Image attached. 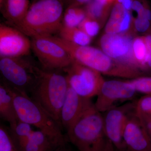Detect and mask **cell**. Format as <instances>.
<instances>
[{"label":"cell","mask_w":151,"mask_h":151,"mask_svg":"<svg viewBox=\"0 0 151 151\" xmlns=\"http://www.w3.org/2000/svg\"><path fill=\"white\" fill-rule=\"evenodd\" d=\"M65 148V146H64V147H59L57 148L52 151H64Z\"/></svg>","instance_id":"cell-33"},{"label":"cell","mask_w":151,"mask_h":151,"mask_svg":"<svg viewBox=\"0 0 151 151\" xmlns=\"http://www.w3.org/2000/svg\"><path fill=\"white\" fill-rule=\"evenodd\" d=\"M149 115H150V116H151V112H150V114H149Z\"/></svg>","instance_id":"cell-35"},{"label":"cell","mask_w":151,"mask_h":151,"mask_svg":"<svg viewBox=\"0 0 151 151\" xmlns=\"http://www.w3.org/2000/svg\"><path fill=\"white\" fill-rule=\"evenodd\" d=\"M134 111L138 117L149 115L151 112V95L145 94L141 97L134 105Z\"/></svg>","instance_id":"cell-22"},{"label":"cell","mask_w":151,"mask_h":151,"mask_svg":"<svg viewBox=\"0 0 151 151\" xmlns=\"http://www.w3.org/2000/svg\"><path fill=\"white\" fill-rule=\"evenodd\" d=\"M57 34L58 37L77 45L87 46L91 42V37L77 27H69L62 24Z\"/></svg>","instance_id":"cell-17"},{"label":"cell","mask_w":151,"mask_h":151,"mask_svg":"<svg viewBox=\"0 0 151 151\" xmlns=\"http://www.w3.org/2000/svg\"><path fill=\"white\" fill-rule=\"evenodd\" d=\"M149 116H150V115H149ZM150 116V117H151V116Z\"/></svg>","instance_id":"cell-37"},{"label":"cell","mask_w":151,"mask_h":151,"mask_svg":"<svg viewBox=\"0 0 151 151\" xmlns=\"http://www.w3.org/2000/svg\"></svg>","instance_id":"cell-38"},{"label":"cell","mask_w":151,"mask_h":151,"mask_svg":"<svg viewBox=\"0 0 151 151\" xmlns=\"http://www.w3.org/2000/svg\"><path fill=\"white\" fill-rule=\"evenodd\" d=\"M35 1V0H32V2L34 1Z\"/></svg>","instance_id":"cell-36"},{"label":"cell","mask_w":151,"mask_h":151,"mask_svg":"<svg viewBox=\"0 0 151 151\" xmlns=\"http://www.w3.org/2000/svg\"><path fill=\"white\" fill-rule=\"evenodd\" d=\"M133 52L137 60L142 65H147L149 57V51L145 40L137 38L133 42Z\"/></svg>","instance_id":"cell-21"},{"label":"cell","mask_w":151,"mask_h":151,"mask_svg":"<svg viewBox=\"0 0 151 151\" xmlns=\"http://www.w3.org/2000/svg\"><path fill=\"white\" fill-rule=\"evenodd\" d=\"M92 103L91 99L81 97L69 86L60 112L61 127L67 131Z\"/></svg>","instance_id":"cell-13"},{"label":"cell","mask_w":151,"mask_h":151,"mask_svg":"<svg viewBox=\"0 0 151 151\" xmlns=\"http://www.w3.org/2000/svg\"><path fill=\"white\" fill-rule=\"evenodd\" d=\"M0 151H17L9 132L2 125L0 127Z\"/></svg>","instance_id":"cell-24"},{"label":"cell","mask_w":151,"mask_h":151,"mask_svg":"<svg viewBox=\"0 0 151 151\" xmlns=\"http://www.w3.org/2000/svg\"><path fill=\"white\" fill-rule=\"evenodd\" d=\"M68 86L63 70H46L41 67L37 83L30 94L32 99L60 123V112Z\"/></svg>","instance_id":"cell-4"},{"label":"cell","mask_w":151,"mask_h":151,"mask_svg":"<svg viewBox=\"0 0 151 151\" xmlns=\"http://www.w3.org/2000/svg\"><path fill=\"white\" fill-rule=\"evenodd\" d=\"M33 131L32 126L20 120L13 127L10 128V134L16 148L29 139Z\"/></svg>","instance_id":"cell-18"},{"label":"cell","mask_w":151,"mask_h":151,"mask_svg":"<svg viewBox=\"0 0 151 151\" xmlns=\"http://www.w3.org/2000/svg\"><path fill=\"white\" fill-rule=\"evenodd\" d=\"M114 148L115 147L113 146V144L110 142L109 146H108V151H116L114 149Z\"/></svg>","instance_id":"cell-32"},{"label":"cell","mask_w":151,"mask_h":151,"mask_svg":"<svg viewBox=\"0 0 151 151\" xmlns=\"http://www.w3.org/2000/svg\"><path fill=\"white\" fill-rule=\"evenodd\" d=\"M31 50L44 70H63L73 62L68 52L50 36L31 38Z\"/></svg>","instance_id":"cell-7"},{"label":"cell","mask_w":151,"mask_h":151,"mask_svg":"<svg viewBox=\"0 0 151 151\" xmlns=\"http://www.w3.org/2000/svg\"><path fill=\"white\" fill-rule=\"evenodd\" d=\"M3 83L7 86L12 95L19 120L35 127L45 133L58 147L65 146L66 140L63 134L60 123L27 93Z\"/></svg>","instance_id":"cell-3"},{"label":"cell","mask_w":151,"mask_h":151,"mask_svg":"<svg viewBox=\"0 0 151 151\" xmlns=\"http://www.w3.org/2000/svg\"><path fill=\"white\" fill-rule=\"evenodd\" d=\"M27 56L0 58V72L2 81L28 94L36 85L41 66Z\"/></svg>","instance_id":"cell-5"},{"label":"cell","mask_w":151,"mask_h":151,"mask_svg":"<svg viewBox=\"0 0 151 151\" xmlns=\"http://www.w3.org/2000/svg\"><path fill=\"white\" fill-rule=\"evenodd\" d=\"M91 0H63L65 9L68 7L78 6L81 5L88 4Z\"/></svg>","instance_id":"cell-30"},{"label":"cell","mask_w":151,"mask_h":151,"mask_svg":"<svg viewBox=\"0 0 151 151\" xmlns=\"http://www.w3.org/2000/svg\"><path fill=\"white\" fill-rule=\"evenodd\" d=\"M29 139L42 151H52L59 147L48 135L40 130L33 131Z\"/></svg>","instance_id":"cell-20"},{"label":"cell","mask_w":151,"mask_h":151,"mask_svg":"<svg viewBox=\"0 0 151 151\" xmlns=\"http://www.w3.org/2000/svg\"><path fill=\"white\" fill-rule=\"evenodd\" d=\"M86 17V12L78 6L68 7L64 11L62 24L69 27H77Z\"/></svg>","instance_id":"cell-19"},{"label":"cell","mask_w":151,"mask_h":151,"mask_svg":"<svg viewBox=\"0 0 151 151\" xmlns=\"http://www.w3.org/2000/svg\"><path fill=\"white\" fill-rule=\"evenodd\" d=\"M31 50L27 36L10 25L0 24V58L26 56Z\"/></svg>","instance_id":"cell-10"},{"label":"cell","mask_w":151,"mask_h":151,"mask_svg":"<svg viewBox=\"0 0 151 151\" xmlns=\"http://www.w3.org/2000/svg\"><path fill=\"white\" fill-rule=\"evenodd\" d=\"M137 92L131 81H103L94 106L97 111L104 113L117 106L118 103L131 100Z\"/></svg>","instance_id":"cell-9"},{"label":"cell","mask_w":151,"mask_h":151,"mask_svg":"<svg viewBox=\"0 0 151 151\" xmlns=\"http://www.w3.org/2000/svg\"><path fill=\"white\" fill-rule=\"evenodd\" d=\"M64 151H68L67 150H66V149H65H65H64Z\"/></svg>","instance_id":"cell-34"},{"label":"cell","mask_w":151,"mask_h":151,"mask_svg":"<svg viewBox=\"0 0 151 151\" xmlns=\"http://www.w3.org/2000/svg\"><path fill=\"white\" fill-rule=\"evenodd\" d=\"M108 2V0H91L87 4L86 13L88 17L96 19L101 16Z\"/></svg>","instance_id":"cell-23"},{"label":"cell","mask_w":151,"mask_h":151,"mask_svg":"<svg viewBox=\"0 0 151 151\" xmlns=\"http://www.w3.org/2000/svg\"><path fill=\"white\" fill-rule=\"evenodd\" d=\"M100 45L104 53L118 60H127L133 49L131 38L119 34H106L101 38Z\"/></svg>","instance_id":"cell-14"},{"label":"cell","mask_w":151,"mask_h":151,"mask_svg":"<svg viewBox=\"0 0 151 151\" xmlns=\"http://www.w3.org/2000/svg\"><path fill=\"white\" fill-rule=\"evenodd\" d=\"M65 9L63 0H35L23 19L13 27L31 38L54 36L62 24Z\"/></svg>","instance_id":"cell-1"},{"label":"cell","mask_w":151,"mask_h":151,"mask_svg":"<svg viewBox=\"0 0 151 151\" xmlns=\"http://www.w3.org/2000/svg\"><path fill=\"white\" fill-rule=\"evenodd\" d=\"M122 22L110 18L105 27L107 34H118L121 32Z\"/></svg>","instance_id":"cell-27"},{"label":"cell","mask_w":151,"mask_h":151,"mask_svg":"<svg viewBox=\"0 0 151 151\" xmlns=\"http://www.w3.org/2000/svg\"><path fill=\"white\" fill-rule=\"evenodd\" d=\"M131 82L137 92L151 95V77H139Z\"/></svg>","instance_id":"cell-25"},{"label":"cell","mask_w":151,"mask_h":151,"mask_svg":"<svg viewBox=\"0 0 151 151\" xmlns=\"http://www.w3.org/2000/svg\"><path fill=\"white\" fill-rule=\"evenodd\" d=\"M136 29L139 32L147 31L150 26V21L142 17H138L135 22Z\"/></svg>","instance_id":"cell-28"},{"label":"cell","mask_w":151,"mask_h":151,"mask_svg":"<svg viewBox=\"0 0 151 151\" xmlns=\"http://www.w3.org/2000/svg\"><path fill=\"white\" fill-rule=\"evenodd\" d=\"M91 18H85L78 26L80 29L83 31L90 37H94L99 32L100 27L97 22L92 20Z\"/></svg>","instance_id":"cell-26"},{"label":"cell","mask_w":151,"mask_h":151,"mask_svg":"<svg viewBox=\"0 0 151 151\" xmlns=\"http://www.w3.org/2000/svg\"><path fill=\"white\" fill-rule=\"evenodd\" d=\"M123 139L125 151H151V140L134 113L126 121Z\"/></svg>","instance_id":"cell-12"},{"label":"cell","mask_w":151,"mask_h":151,"mask_svg":"<svg viewBox=\"0 0 151 151\" xmlns=\"http://www.w3.org/2000/svg\"><path fill=\"white\" fill-rule=\"evenodd\" d=\"M138 118L139 119L151 140V118L150 116L149 115H145V116L138 117Z\"/></svg>","instance_id":"cell-29"},{"label":"cell","mask_w":151,"mask_h":151,"mask_svg":"<svg viewBox=\"0 0 151 151\" xmlns=\"http://www.w3.org/2000/svg\"><path fill=\"white\" fill-rule=\"evenodd\" d=\"M66 132L67 139L79 151L108 150L110 142L105 134L103 114L92 102Z\"/></svg>","instance_id":"cell-2"},{"label":"cell","mask_w":151,"mask_h":151,"mask_svg":"<svg viewBox=\"0 0 151 151\" xmlns=\"http://www.w3.org/2000/svg\"><path fill=\"white\" fill-rule=\"evenodd\" d=\"M30 6L29 0H0L1 13L9 24L12 26L23 19Z\"/></svg>","instance_id":"cell-15"},{"label":"cell","mask_w":151,"mask_h":151,"mask_svg":"<svg viewBox=\"0 0 151 151\" xmlns=\"http://www.w3.org/2000/svg\"><path fill=\"white\" fill-rule=\"evenodd\" d=\"M134 105L131 103L117 106L109 109L103 115L105 134L108 140L118 151H125L123 139V130L129 112Z\"/></svg>","instance_id":"cell-11"},{"label":"cell","mask_w":151,"mask_h":151,"mask_svg":"<svg viewBox=\"0 0 151 151\" xmlns=\"http://www.w3.org/2000/svg\"><path fill=\"white\" fill-rule=\"evenodd\" d=\"M0 117L12 128L19 121L13 97L8 87L3 82L0 84Z\"/></svg>","instance_id":"cell-16"},{"label":"cell","mask_w":151,"mask_h":151,"mask_svg":"<svg viewBox=\"0 0 151 151\" xmlns=\"http://www.w3.org/2000/svg\"><path fill=\"white\" fill-rule=\"evenodd\" d=\"M52 36L68 52L73 61L99 72L123 76H134V71L131 68L114 67L109 56L97 49L77 45L58 37Z\"/></svg>","instance_id":"cell-6"},{"label":"cell","mask_w":151,"mask_h":151,"mask_svg":"<svg viewBox=\"0 0 151 151\" xmlns=\"http://www.w3.org/2000/svg\"><path fill=\"white\" fill-rule=\"evenodd\" d=\"M63 70L69 86L79 96L86 99L97 96L103 82L99 72L75 61Z\"/></svg>","instance_id":"cell-8"},{"label":"cell","mask_w":151,"mask_h":151,"mask_svg":"<svg viewBox=\"0 0 151 151\" xmlns=\"http://www.w3.org/2000/svg\"><path fill=\"white\" fill-rule=\"evenodd\" d=\"M145 8L142 4L138 1H134L132 3V9L137 13L138 16L140 14Z\"/></svg>","instance_id":"cell-31"}]
</instances>
